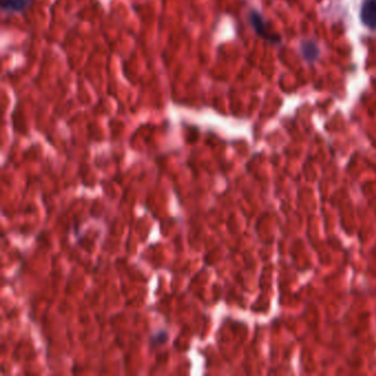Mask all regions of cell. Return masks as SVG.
<instances>
[{
	"instance_id": "obj_1",
	"label": "cell",
	"mask_w": 376,
	"mask_h": 376,
	"mask_svg": "<svg viewBox=\"0 0 376 376\" xmlns=\"http://www.w3.org/2000/svg\"><path fill=\"white\" fill-rule=\"evenodd\" d=\"M361 19L367 28L376 31V0H364Z\"/></svg>"
},
{
	"instance_id": "obj_2",
	"label": "cell",
	"mask_w": 376,
	"mask_h": 376,
	"mask_svg": "<svg viewBox=\"0 0 376 376\" xmlns=\"http://www.w3.org/2000/svg\"><path fill=\"white\" fill-rule=\"evenodd\" d=\"M250 22H252L253 27L256 30L258 34L265 39L270 40V41H279V36L276 34H270V32L267 31L266 27H265L264 20H263L262 16L258 12L253 11L250 16Z\"/></svg>"
},
{
	"instance_id": "obj_3",
	"label": "cell",
	"mask_w": 376,
	"mask_h": 376,
	"mask_svg": "<svg viewBox=\"0 0 376 376\" xmlns=\"http://www.w3.org/2000/svg\"><path fill=\"white\" fill-rule=\"evenodd\" d=\"M32 0H1V7L6 11L19 12L28 8Z\"/></svg>"
},
{
	"instance_id": "obj_4",
	"label": "cell",
	"mask_w": 376,
	"mask_h": 376,
	"mask_svg": "<svg viewBox=\"0 0 376 376\" xmlns=\"http://www.w3.org/2000/svg\"><path fill=\"white\" fill-rule=\"evenodd\" d=\"M301 51H303V56L308 61H315L318 58L319 49L313 42L307 41L301 46Z\"/></svg>"
}]
</instances>
